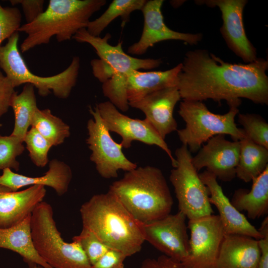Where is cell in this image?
I'll return each instance as SVG.
<instances>
[{
    "instance_id": "6da1fadb",
    "label": "cell",
    "mask_w": 268,
    "mask_h": 268,
    "mask_svg": "<svg viewBox=\"0 0 268 268\" xmlns=\"http://www.w3.org/2000/svg\"><path fill=\"white\" fill-rule=\"evenodd\" d=\"M181 64L177 87L183 100H223L229 107H238L243 98L268 104V60L231 64L206 50L196 49L187 52Z\"/></svg>"
},
{
    "instance_id": "7a4b0ae2",
    "label": "cell",
    "mask_w": 268,
    "mask_h": 268,
    "mask_svg": "<svg viewBox=\"0 0 268 268\" xmlns=\"http://www.w3.org/2000/svg\"><path fill=\"white\" fill-rule=\"evenodd\" d=\"M82 228L93 233L109 249L127 257L139 252L145 241L142 224L112 193L93 195L80 208Z\"/></svg>"
},
{
    "instance_id": "3957f363",
    "label": "cell",
    "mask_w": 268,
    "mask_h": 268,
    "mask_svg": "<svg viewBox=\"0 0 268 268\" xmlns=\"http://www.w3.org/2000/svg\"><path fill=\"white\" fill-rule=\"evenodd\" d=\"M114 195L130 214L144 224L170 214L173 200L162 171L154 166L137 167L110 185Z\"/></svg>"
},
{
    "instance_id": "277c9868",
    "label": "cell",
    "mask_w": 268,
    "mask_h": 268,
    "mask_svg": "<svg viewBox=\"0 0 268 268\" xmlns=\"http://www.w3.org/2000/svg\"><path fill=\"white\" fill-rule=\"evenodd\" d=\"M111 34L103 37L91 35L86 28L79 30L73 37L77 42L87 43L95 50L98 59L91 61L94 76L102 83V92L112 104L122 107L128 103L126 94L127 78L133 70L151 69L159 67L161 59H140L126 53L123 41L116 45L109 43Z\"/></svg>"
},
{
    "instance_id": "5b68a950",
    "label": "cell",
    "mask_w": 268,
    "mask_h": 268,
    "mask_svg": "<svg viewBox=\"0 0 268 268\" xmlns=\"http://www.w3.org/2000/svg\"><path fill=\"white\" fill-rule=\"evenodd\" d=\"M106 2V0H49L46 10L18 29V32L27 35L20 46L22 53L49 43L53 36L59 42L71 39L79 30L86 28L91 16Z\"/></svg>"
},
{
    "instance_id": "8992f818",
    "label": "cell",
    "mask_w": 268,
    "mask_h": 268,
    "mask_svg": "<svg viewBox=\"0 0 268 268\" xmlns=\"http://www.w3.org/2000/svg\"><path fill=\"white\" fill-rule=\"evenodd\" d=\"M51 205L39 203L30 219L32 238L42 258L53 268H92L79 243L64 240L53 217Z\"/></svg>"
},
{
    "instance_id": "52a82bcc",
    "label": "cell",
    "mask_w": 268,
    "mask_h": 268,
    "mask_svg": "<svg viewBox=\"0 0 268 268\" xmlns=\"http://www.w3.org/2000/svg\"><path fill=\"white\" fill-rule=\"evenodd\" d=\"M18 32L8 39L7 43L0 46V68L5 73L15 88L23 84H30L37 89L41 96L53 93L59 98L66 99L75 85L80 68V59L72 58L68 67L56 75L42 77L35 75L28 68L18 48Z\"/></svg>"
},
{
    "instance_id": "ba28073f",
    "label": "cell",
    "mask_w": 268,
    "mask_h": 268,
    "mask_svg": "<svg viewBox=\"0 0 268 268\" xmlns=\"http://www.w3.org/2000/svg\"><path fill=\"white\" fill-rule=\"evenodd\" d=\"M228 112L216 114L210 112L202 102L183 100L179 105L178 113L186 123L185 127L177 130L182 144L188 146L191 153L200 149L202 144L213 136L228 134L233 141H239L245 134L235 122L239 114L238 107H229Z\"/></svg>"
},
{
    "instance_id": "9c48e42d",
    "label": "cell",
    "mask_w": 268,
    "mask_h": 268,
    "mask_svg": "<svg viewBox=\"0 0 268 268\" xmlns=\"http://www.w3.org/2000/svg\"><path fill=\"white\" fill-rule=\"evenodd\" d=\"M175 154L177 164L171 170L169 180L174 189L179 211L189 220L213 214L208 189L193 165L188 146L182 144Z\"/></svg>"
},
{
    "instance_id": "30bf717a",
    "label": "cell",
    "mask_w": 268,
    "mask_h": 268,
    "mask_svg": "<svg viewBox=\"0 0 268 268\" xmlns=\"http://www.w3.org/2000/svg\"><path fill=\"white\" fill-rule=\"evenodd\" d=\"M89 111L93 118L87 122L86 143L91 151L90 159L99 174L105 179L115 178L120 170L128 172L136 168L137 164L125 155L120 143L112 138L96 106H89Z\"/></svg>"
},
{
    "instance_id": "8fae6325",
    "label": "cell",
    "mask_w": 268,
    "mask_h": 268,
    "mask_svg": "<svg viewBox=\"0 0 268 268\" xmlns=\"http://www.w3.org/2000/svg\"><path fill=\"white\" fill-rule=\"evenodd\" d=\"M189 252L181 262L187 268H215L225 232L220 218L213 214L189 219Z\"/></svg>"
},
{
    "instance_id": "7c38bea8",
    "label": "cell",
    "mask_w": 268,
    "mask_h": 268,
    "mask_svg": "<svg viewBox=\"0 0 268 268\" xmlns=\"http://www.w3.org/2000/svg\"><path fill=\"white\" fill-rule=\"evenodd\" d=\"M99 114L109 131L115 132L122 138L123 148H129L134 140L156 145L164 150L169 157L173 168L177 161L167 144L145 119H133L122 113L109 101L96 105Z\"/></svg>"
},
{
    "instance_id": "4fadbf2b",
    "label": "cell",
    "mask_w": 268,
    "mask_h": 268,
    "mask_svg": "<svg viewBox=\"0 0 268 268\" xmlns=\"http://www.w3.org/2000/svg\"><path fill=\"white\" fill-rule=\"evenodd\" d=\"M186 215L178 211L142 224L145 241L163 255L182 262L189 252V238Z\"/></svg>"
},
{
    "instance_id": "5bb4252c",
    "label": "cell",
    "mask_w": 268,
    "mask_h": 268,
    "mask_svg": "<svg viewBox=\"0 0 268 268\" xmlns=\"http://www.w3.org/2000/svg\"><path fill=\"white\" fill-rule=\"evenodd\" d=\"M198 4L217 7L223 21L220 32L227 46L247 63L255 61L256 49L248 39L244 26L243 13L246 0H196Z\"/></svg>"
},
{
    "instance_id": "9a60e30c",
    "label": "cell",
    "mask_w": 268,
    "mask_h": 268,
    "mask_svg": "<svg viewBox=\"0 0 268 268\" xmlns=\"http://www.w3.org/2000/svg\"><path fill=\"white\" fill-rule=\"evenodd\" d=\"M163 0H147L141 11L144 18L142 32L139 40L130 46L128 53L142 55L148 48L165 40H180L191 45H197L202 38L201 33H185L170 29L165 23L161 8Z\"/></svg>"
},
{
    "instance_id": "2e32d148",
    "label": "cell",
    "mask_w": 268,
    "mask_h": 268,
    "mask_svg": "<svg viewBox=\"0 0 268 268\" xmlns=\"http://www.w3.org/2000/svg\"><path fill=\"white\" fill-rule=\"evenodd\" d=\"M224 134L210 138L199 150L192 162L198 172L203 168L223 182H230L236 177V169L240 154L239 141H231Z\"/></svg>"
},
{
    "instance_id": "e0dca14e",
    "label": "cell",
    "mask_w": 268,
    "mask_h": 268,
    "mask_svg": "<svg viewBox=\"0 0 268 268\" xmlns=\"http://www.w3.org/2000/svg\"><path fill=\"white\" fill-rule=\"evenodd\" d=\"M181 97L176 86L163 88L150 93L142 99L129 102V105L141 111L145 119L159 135L166 136L177 130V123L173 111Z\"/></svg>"
},
{
    "instance_id": "ac0fdd59",
    "label": "cell",
    "mask_w": 268,
    "mask_h": 268,
    "mask_svg": "<svg viewBox=\"0 0 268 268\" xmlns=\"http://www.w3.org/2000/svg\"><path fill=\"white\" fill-rule=\"evenodd\" d=\"M209 192V202L215 206L225 234H239L252 237L257 240L264 236L239 211L224 195L215 175L207 170L199 174Z\"/></svg>"
},
{
    "instance_id": "d6986e66",
    "label": "cell",
    "mask_w": 268,
    "mask_h": 268,
    "mask_svg": "<svg viewBox=\"0 0 268 268\" xmlns=\"http://www.w3.org/2000/svg\"><path fill=\"white\" fill-rule=\"evenodd\" d=\"M46 194L45 187L40 185L15 192L0 190V228L13 226L31 215Z\"/></svg>"
},
{
    "instance_id": "ffe728a7",
    "label": "cell",
    "mask_w": 268,
    "mask_h": 268,
    "mask_svg": "<svg viewBox=\"0 0 268 268\" xmlns=\"http://www.w3.org/2000/svg\"><path fill=\"white\" fill-rule=\"evenodd\" d=\"M72 177V171L67 164L57 159L49 162V169L40 177H28L13 172L9 168L2 170L0 176V185L12 192L17 191L25 186L40 185L53 188L58 195L65 194Z\"/></svg>"
},
{
    "instance_id": "44dd1931",
    "label": "cell",
    "mask_w": 268,
    "mask_h": 268,
    "mask_svg": "<svg viewBox=\"0 0 268 268\" xmlns=\"http://www.w3.org/2000/svg\"><path fill=\"white\" fill-rule=\"evenodd\" d=\"M260 256L258 240L245 235L225 234L215 268H258Z\"/></svg>"
},
{
    "instance_id": "7402d4cb",
    "label": "cell",
    "mask_w": 268,
    "mask_h": 268,
    "mask_svg": "<svg viewBox=\"0 0 268 268\" xmlns=\"http://www.w3.org/2000/svg\"><path fill=\"white\" fill-rule=\"evenodd\" d=\"M31 215L13 226L0 228V248L20 255L29 268H53L41 257L34 247L31 232Z\"/></svg>"
},
{
    "instance_id": "603a6c76",
    "label": "cell",
    "mask_w": 268,
    "mask_h": 268,
    "mask_svg": "<svg viewBox=\"0 0 268 268\" xmlns=\"http://www.w3.org/2000/svg\"><path fill=\"white\" fill-rule=\"evenodd\" d=\"M182 64L165 71L133 70L129 75L126 85L128 102L137 101L159 90L177 87Z\"/></svg>"
},
{
    "instance_id": "cb8c5ba5",
    "label": "cell",
    "mask_w": 268,
    "mask_h": 268,
    "mask_svg": "<svg viewBox=\"0 0 268 268\" xmlns=\"http://www.w3.org/2000/svg\"><path fill=\"white\" fill-rule=\"evenodd\" d=\"M232 204L240 212L246 211L251 219L259 218L268 212V167L252 181L251 189L236 190Z\"/></svg>"
},
{
    "instance_id": "d4e9b609",
    "label": "cell",
    "mask_w": 268,
    "mask_h": 268,
    "mask_svg": "<svg viewBox=\"0 0 268 268\" xmlns=\"http://www.w3.org/2000/svg\"><path fill=\"white\" fill-rule=\"evenodd\" d=\"M240 154L236 177L252 182L268 167V149L245 136L239 140Z\"/></svg>"
},
{
    "instance_id": "484cf974",
    "label": "cell",
    "mask_w": 268,
    "mask_h": 268,
    "mask_svg": "<svg viewBox=\"0 0 268 268\" xmlns=\"http://www.w3.org/2000/svg\"><path fill=\"white\" fill-rule=\"evenodd\" d=\"M34 87L26 84L19 93L15 92L12 97L10 107L14 114V125L11 134L24 141L29 127L31 125L33 115L38 108Z\"/></svg>"
},
{
    "instance_id": "4316f807",
    "label": "cell",
    "mask_w": 268,
    "mask_h": 268,
    "mask_svg": "<svg viewBox=\"0 0 268 268\" xmlns=\"http://www.w3.org/2000/svg\"><path fill=\"white\" fill-rule=\"evenodd\" d=\"M146 0H113L107 9L99 17L90 21L86 28L91 35L99 37L102 31L117 17H120L124 23L132 12L141 10Z\"/></svg>"
},
{
    "instance_id": "83f0119b",
    "label": "cell",
    "mask_w": 268,
    "mask_h": 268,
    "mask_svg": "<svg viewBox=\"0 0 268 268\" xmlns=\"http://www.w3.org/2000/svg\"><path fill=\"white\" fill-rule=\"evenodd\" d=\"M35 128L52 146L62 144L70 135V127L61 119L54 115L49 109L35 111L31 122Z\"/></svg>"
},
{
    "instance_id": "f1b7e54d",
    "label": "cell",
    "mask_w": 268,
    "mask_h": 268,
    "mask_svg": "<svg viewBox=\"0 0 268 268\" xmlns=\"http://www.w3.org/2000/svg\"><path fill=\"white\" fill-rule=\"evenodd\" d=\"M238 122L245 136L254 142L268 149V124L256 114L239 113Z\"/></svg>"
},
{
    "instance_id": "f546056e",
    "label": "cell",
    "mask_w": 268,
    "mask_h": 268,
    "mask_svg": "<svg viewBox=\"0 0 268 268\" xmlns=\"http://www.w3.org/2000/svg\"><path fill=\"white\" fill-rule=\"evenodd\" d=\"M29 156L33 164L44 167L49 163L48 152L52 145L35 128L31 127L24 138Z\"/></svg>"
},
{
    "instance_id": "4dcf8cb0",
    "label": "cell",
    "mask_w": 268,
    "mask_h": 268,
    "mask_svg": "<svg viewBox=\"0 0 268 268\" xmlns=\"http://www.w3.org/2000/svg\"><path fill=\"white\" fill-rule=\"evenodd\" d=\"M23 142L12 134L8 136L0 134V170L6 168L19 170V163L16 157L24 150Z\"/></svg>"
},
{
    "instance_id": "1f68e13d",
    "label": "cell",
    "mask_w": 268,
    "mask_h": 268,
    "mask_svg": "<svg viewBox=\"0 0 268 268\" xmlns=\"http://www.w3.org/2000/svg\"><path fill=\"white\" fill-rule=\"evenodd\" d=\"M72 240L78 241L92 266L110 249L92 231L82 228L78 235Z\"/></svg>"
},
{
    "instance_id": "d6a6232c",
    "label": "cell",
    "mask_w": 268,
    "mask_h": 268,
    "mask_svg": "<svg viewBox=\"0 0 268 268\" xmlns=\"http://www.w3.org/2000/svg\"><path fill=\"white\" fill-rule=\"evenodd\" d=\"M21 13L15 6H2L0 3V46L21 26Z\"/></svg>"
},
{
    "instance_id": "836d02e7",
    "label": "cell",
    "mask_w": 268,
    "mask_h": 268,
    "mask_svg": "<svg viewBox=\"0 0 268 268\" xmlns=\"http://www.w3.org/2000/svg\"><path fill=\"white\" fill-rule=\"evenodd\" d=\"M13 6L20 4L26 21L29 23L35 20L43 11V0H10Z\"/></svg>"
},
{
    "instance_id": "e575fe53",
    "label": "cell",
    "mask_w": 268,
    "mask_h": 268,
    "mask_svg": "<svg viewBox=\"0 0 268 268\" xmlns=\"http://www.w3.org/2000/svg\"><path fill=\"white\" fill-rule=\"evenodd\" d=\"M126 258L121 252L110 249L92 266V268H124Z\"/></svg>"
},
{
    "instance_id": "d590c367",
    "label": "cell",
    "mask_w": 268,
    "mask_h": 268,
    "mask_svg": "<svg viewBox=\"0 0 268 268\" xmlns=\"http://www.w3.org/2000/svg\"><path fill=\"white\" fill-rule=\"evenodd\" d=\"M12 84L0 70V119L10 107V101L16 92ZM0 123V127L1 126Z\"/></svg>"
},
{
    "instance_id": "8d00e7d4",
    "label": "cell",
    "mask_w": 268,
    "mask_h": 268,
    "mask_svg": "<svg viewBox=\"0 0 268 268\" xmlns=\"http://www.w3.org/2000/svg\"><path fill=\"white\" fill-rule=\"evenodd\" d=\"M132 268H187L180 261L162 255L156 258H147L138 267Z\"/></svg>"
},
{
    "instance_id": "74e56055",
    "label": "cell",
    "mask_w": 268,
    "mask_h": 268,
    "mask_svg": "<svg viewBox=\"0 0 268 268\" xmlns=\"http://www.w3.org/2000/svg\"><path fill=\"white\" fill-rule=\"evenodd\" d=\"M259 232L264 236L258 240L261 250L258 268H268V217L263 220L261 225L258 229Z\"/></svg>"
},
{
    "instance_id": "f35d334b",
    "label": "cell",
    "mask_w": 268,
    "mask_h": 268,
    "mask_svg": "<svg viewBox=\"0 0 268 268\" xmlns=\"http://www.w3.org/2000/svg\"><path fill=\"white\" fill-rule=\"evenodd\" d=\"M6 188V187H4V186H2L0 185V190H1V189H5V188Z\"/></svg>"
}]
</instances>
